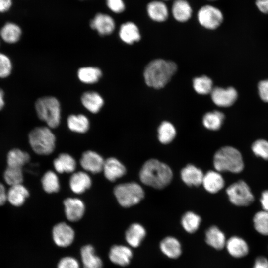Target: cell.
I'll use <instances>...</instances> for the list:
<instances>
[{
	"label": "cell",
	"mask_w": 268,
	"mask_h": 268,
	"mask_svg": "<svg viewBox=\"0 0 268 268\" xmlns=\"http://www.w3.org/2000/svg\"><path fill=\"white\" fill-rule=\"evenodd\" d=\"M177 69V65L172 61L156 59L145 67L143 75L146 84L159 89L164 87L170 80Z\"/></svg>",
	"instance_id": "obj_1"
},
{
	"label": "cell",
	"mask_w": 268,
	"mask_h": 268,
	"mask_svg": "<svg viewBox=\"0 0 268 268\" xmlns=\"http://www.w3.org/2000/svg\"><path fill=\"white\" fill-rule=\"evenodd\" d=\"M172 176V170L167 165L154 159L145 162L139 173L143 184L159 189L167 186Z\"/></svg>",
	"instance_id": "obj_2"
},
{
	"label": "cell",
	"mask_w": 268,
	"mask_h": 268,
	"mask_svg": "<svg viewBox=\"0 0 268 268\" xmlns=\"http://www.w3.org/2000/svg\"><path fill=\"white\" fill-rule=\"evenodd\" d=\"M213 164L219 172L229 171L238 173L244 168V163L241 153L231 146L220 148L214 154Z\"/></svg>",
	"instance_id": "obj_3"
},
{
	"label": "cell",
	"mask_w": 268,
	"mask_h": 268,
	"mask_svg": "<svg viewBox=\"0 0 268 268\" xmlns=\"http://www.w3.org/2000/svg\"><path fill=\"white\" fill-rule=\"evenodd\" d=\"M35 109L40 119L52 128L58 126L61 118V107L59 101L54 97L39 98L35 103Z\"/></svg>",
	"instance_id": "obj_4"
},
{
	"label": "cell",
	"mask_w": 268,
	"mask_h": 268,
	"mask_svg": "<svg viewBox=\"0 0 268 268\" xmlns=\"http://www.w3.org/2000/svg\"><path fill=\"white\" fill-rule=\"evenodd\" d=\"M28 138L32 149L38 154L49 155L54 150L55 136L48 127L34 128L30 132Z\"/></svg>",
	"instance_id": "obj_5"
},
{
	"label": "cell",
	"mask_w": 268,
	"mask_h": 268,
	"mask_svg": "<svg viewBox=\"0 0 268 268\" xmlns=\"http://www.w3.org/2000/svg\"><path fill=\"white\" fill-rule=\"evenodd\" d=\"M114 193L119 204L125 207L138 203L144 196L142 187L135 182L119 184L115 187Z\"/></svg>",
	"instance_id": "obj_6"
},
{
	"label": "cell",
	"mask_w": 268,
	"mask_h": 268,
	"mask_svg": "<svg viewBox=\"0 0 268 268\" xmlns=\"http://www.w3.org/2000/svg\"><path fill=\"white\" fill-rule=\"evenodd\" d=\"M226 193L231 203L237 206H248L254 200L249 186L242 180L231 184L226 189Z\"/></svg>",
	"instance_id": "obj_7"
},
{
	"label": "cell",
	"mask_w": 268,
	"mask_h": 268,
	"mask_svg": "<svg viewBox=\"0 0 268 268\" xmlns=\"http://www.w3.org/2000/svg\"><path fill=\"white\" fill-rule=\"evenodd\" d=\"M198 19L203 27L208 29H215L222 22L223 16L219 9L207 5L200 8L198 13Z\"/></svg>",
	"instance_id": "obj_8"
},
{
	"label": "cell",
	"mask_w": 268,
	"mask_h": 268,
	"mask_svg": "<svg viewBox=\"0 0 268 268\" xmlns=\"http://www.w3.org/2000/svg\"><path fill=\"white\" fill-rule=\"evenodd\" d=\"M74 236L73 229L66 223H58L53 228V239L55 243L59 247L69 246L73 242Z\"/></svg>",
	"instance_id": "obj_9"
},
{
	"label": "cell",
	"mask_w": 268,
	"mask_h": 268,
	"mask_svg": "<svg viewBox=\"0 0 268 268\" xmlns=\"http://www.w3.org/2000/svg\"><path fill=\"white\" fill-rule=\"evenodd\" d=\"M211 93L212 101L218 106L227 107L231 106L238 96L237 91L233 87L224 89L221 87L213 88Z\"/></svg>",
	"instance_id": "obj_10"
},
{
	"label": "cell",
	"mask_w": 268,
	"mask_h": 268,
	"mask_svg": "<svg viewBox=\"0 0 268 268\" xmlns=\"http://www.w3.org/2000/svg\"><path fill=\"white\" fill-rule=\"evenodd\" d=\"M90 26L100 35L103 36L111 34L115 29V24L114 19L110 15L99 13L91 20Z\"/></svg>",
	"instance_id": "obj_11"
},
{
	"label": "cell",
	"mask_w": 268,
	"mask_h": 268,
	"mask_svg": "<svg viewBox=\"0 0 268 268\" xmlns=\"http://www.w3.org/2000/svg\"><path fill=\"white\" fill-rule=\"evenodd\" d=\"M104 161L97 153L87 151L82 155L80 163L85 170L92 173H98L102 171Z\"/></svg>",
	"instance_id": "obj_12"
},
{
	"label": "cell",
	"mask_w": 268,
	"mask_h": 268,
	"mask_svg": "<svg viewBox=\"0 0 268 268\" xmlns=\"http://www.w3.org/2000/svg\"><path fill=\"white\" fill-rule=\"evenodd\" d=\"M65 214L67 219L72 222L80 219L85 211L82 201L77 198H67L64 201Z\"/></svg>",
	"instance_id": "obj_13"
},
{
	"label": "cell",
	"mask_w": 268,
	"mask_h": 268,
	"mask_svg": "<svg viewBox=\"0 0 268 268\" xmlns=\"http://www.w3.org/2000/svg\"><path fill=\"white\" fill-rule=\"evenodd\" d=\"M133 257L132 250L128 247L122 245L113 246L109 251V258L114 264L126 266L129 264Z\"/></svg>",
	"instance_id": "obj_14"
},
{
	"label": "cell",
	"mask_w": 268,
	"mask_h": 268,
	"mask_svg": "<svg viewBox=\"0 0 268 268\" xmlns=\"http://www.w3.org/2000/svg\"><path fill=\"white\" fill-rule=\"evenodd\" d=\"M105 177L110 181H114L126 173L125 166L117 159L111 157L104 161L103 170Z\"/></svg>",
	"instance_id": "obj_15"
},
{
	"label": "cell",
	"mask_w": 268,
	"mask_h": 268,
	"mask_svg": "<svg viewBox=\"0 0 268 268\" xmlns=\"http://www.w3.org/2000/svg\"><path fill=\"white\" fill-rule=\"evenodd\" d=\"M29 195L28 190L22 184L11 186L7 191V201L14 206H20Z\"/></svg>",
	"instance_id": "obj_16"
},
{
	"label": "cell",
	"mask_w": 268,
	"mask_h": 268,
	"mask_svg": "<svg viewBox=\"0 0 268 268\" xmlns=\"http://www.w3.org/2000/svg\"><path fill=\"white\" fill-rule=\"evenodd\" d=\"M146 232L144 227L139 223L131 224L125 233V239L132 247H138L146 236Z\"/></svg>",
	"instance_id": "obj_17"
},
{
	"label": "cell",
	"mask_w": 268,
	"mask_h": 268,
	"mask_svg": "<svg viewBox=\"0 0 268 268\" xmlns=\"http://www.w3.org/2000/svg\"><path fill=\"white\" fill-rule=\"evenodd\" d=\"M226 247L228 253L237 258L246 256L249 253V247L246 242L238 236L230 238L226 243Z\"/></svg>",
	"instance_id": "obj_18"
},
{
	"label": "cell",
	"mask_w": 268,
	"mask_h": 268,
	"mask_svg": "<svg viewBox=\"0 0 268 268\" xmlns=\"http://www.w3.org/2000/svg\"><path fill=\"white\" fill-rule=\"evenodd\" d=\"M183 181L188 186H198L202 184L204 175L202 171L193 165L189 164L181 172Z\"/></svg>",
	"instance_id": "obj_19"
},
{
	"label": "cell",
	"mask_w": 268,
	"mask_h": 268,
	"mask_svg": "<svg viewBox=\"0 0 268 268\" xmlns=\"http://www.w3.org/2000/svg\"><path fill=\"white\" fill-rule=\"evenodd\" d=\"M202 184L207 191L216 193L223 188L224 181L218 172L209 171L204 175Z\"/></svg>",
	"instance_id": "obj_20"
},
{
	"label": "cell",
	"mask_w": 268,
	"mask_h": 268,
	"mask_svg": "<svg viewBox=\"0 0 268 268\" xmlns=\"http://www.w3.org/2000/svg\"><path fill=\"white\" fill-rule=\"evenodd\" d=\"M69 185L74 193L81 194L90 187L91 180L86 173L79 171L71 175L69 180Z\"/></svg>",
	"instance_id": "obj_21"
},
{
	"label": "cell",
	"mask_w": 268,
	"mask_h": 268,
	"mask_svg": "<svg viewBox=\"0 0 268 268\" xmlns=\"http://www.w3.org/2000/svg\"><path fill=\"white\" fill-rule=\"evenodd\" d=\"M160 249L166 256L171 259L178 258L182 253L180 242L176 238L172 236H167L161 240Z\"/></svg>",
	"instance_id": "obj_22"
},
{
	"label": "cell",
	"mask_w": 268,
	"mask_h": 268,
	"mask_svg": "<svg viewBox=\"0 0 268 268\" xmlns=\"http://www.w3.org/2000/svg\"><path fill=\"white\" fill-rule=\"evenodd\" d=\"M80 254L83 268H102V261L95 254L94 248L91 245L82 247Z\"/></svg>",
	"instance_id": "obj_23"
},
{
	"label": "cell",
	"mask_w": 268,
	"mask_h": 268,
	"mask_svg": "<svg viewBox=\"0 0 268 268\" xmlns=\"http://www.w3.org/2000/svg\"><path fill=\"white\" fill-rule=\"evenodd\" d=\"M119 34L121 39L128 44L138 41L141 37L137 26L131 22L121 25Z\"/></svg>",
	"instance_id": "obj_24"
},
{
	"label": "cell",
	"mask_w": 268,
	"mask_h": 268,
	"mask_svg": "<svg viewBox=\"0 0 268 268\" xmlns=\"http://www.w3.org/2000/svg\"><path fill=\"white\" fill-rule=\"evenodd\" d=\"M205 241L217 250L223 249L226 243L224 234L216 226H212L206 231Z\"/></svg>",
	"instance_id": "obj_25"
},
{
	"label": "cell",
	"mask_w": 268,
	"mask_h": 268,
	"mask_svg": "<svg viewBox=\"0 0 268 268\" xmlns=\"http://www.w3.org/2000/svg\"><path fill=\"white\" fill-rule=\"evenodd\" d=\"M81 99L84 107L92 113H97L104 104L102 97L97 92L94 91L84 93Z\"/></svg>",
	"instance_id": "obj_26"
},
{
	"label": "cell",
	"mask_w": 268,
	"mask_h": 268,
	"mask_svg": "<svg viewBox=\"0 0 268 268\" xmlns=\"http://www.w3.org/2000/svg\"><path fill=\"white\" fill-rule=\"evenodd\" d=\"M172 12L176 20L184 22L190 18L192 10L186 0H175L172 5Z\"/></svg>",
	"instance_id": "obj_27"
},
{
	"label": "cell",
	"mask_w": 268,
	"mask_h": 268,
	"mask_svg": "<svg viewBox=\"0 0 268 268\" xmlns=\"http://www.w3.org/2000/svg\"><path fill=\"white\" fill-rule=\"evenodd\" d=\"M147 11L150 18L157 22L164 21L168 16L167 7L162 1H153L149 3Z\"/></svg>",
	"instance_id": "obj_28"
},
{
	"label": "cell",
	"mask_w": 268,
	"mask_h": 268,
	"mask_svg": "<svg viewBox=\"0 0 268 268\" xmlns=\"http://www.w3.org/2000/svg\"><path fill=\"white\" fill-rule=\"evenodd\" d=\"M56 171L59 173H71L76 168L74 159L67 153H62L53 162Z\"/></svg>",
	"instance_id": "obj_29"
},
{
	"label": "cell",
	"mask_w": 268,
	"mask_h": 268,
	"mask_svg": "<svg viewBox=\"0 0 268 268\" xmlns=\"http://www.w3.org/2000/svg\"><path fill=\"white\" fill-rule=\"evenodd\" d=\"M30 160V155L25 151L18 148L10 150L7 154V166L20 168L27 163Z\"/></svg>",
	"instance_id": "obj_30"
},
{
	"label": "cell",
	"mask_w": 268,
	"mask_h": 268,
	"mask_svg": "<svg viewBox=\"0 0 268 268\" xmlns=\"http://www.w3.org/2000/svg\"><path fill=\"white\" fill-rule=\"evenodd\" d=\"M21 29L17 24L7 22L0 30V35L4 41L9 44L17 42L20 38Z\"/></svg>",
	"instance_id": "obj_31"
},
{
	"label": "cell",
	"mask_w": 268,
	"mask_h": 268,
	"mask_svg": "<svg viewBox=\"0 0 268 268\" xmlns=\"http://www.w3.org/2000/svg\"><path fill=\"white\" fill-rule=\"evenodd\" d=\"M67 123L69 129L77 133H85L89 127L88 118L82 114L70 115L67 118Z\"/></svg>",
	"instance_id": "obj_32"
},
{
	"label": "cell",
	"mask_w": 268,
	"mask_h": 268,
	"mask_svg": "<svg viewBox=\"0 0 268 268\" xmlns=\"http://www.w3.org/2000/svg\"><path fill=\"white\" fill-rule=\"evenodd\" d=\"M77 75L81 82L92 84L98 81L102 76V72L97 67H84L79 69Z\"/></svg>",
	"instance_id": "obj_33"
},
{
	"label": "cell",
	"mask_w": 268,
	"mask_h": 268,
	"mask_svg": "<svg viewBox=\"0 0 268 268\" xmlns=\"http://www.w3.org/2000/svg\"><path fill=\"white\" fill-rule=\"evenodd\" d=\"M224 119L223 113L215 111L206 113L203 117L202 122L204 126L211 130L219 129Z\"/></svg>",
	"instance_id": "obj_34"
},
{
	"label": "cell",
	"mask_w": 268,
	"mask_h": 268,
	"mask_svg": "<svg viewBox=\"0 0 268 268\" xmlns=\"http://www.w3.org/2000/svg\"><path fill=\"white\" fill-rule=\"evenodd\" d=\"M201 218L193 212H186L181 218V224L184 229L187 232L193 233L199 228Z\"/></svg>",
	"instance_id": "obj_35"
},
{
	"label": "cell",
	"mask_w": 268,
	"mask_h": 268,
	"mask_svg": "<svg viewBox=\"0 0 268 268\" xmlns=\"http://www.w3.org/2000/svg\"><path fill=\"white\" fill-rule=\"evenodd\" d=\"M158 139L163 144L171 142L176 136V131L174 126L167 121L163 122L158 129Z\"/></svg>",
	"instance_id": "obj_36"
},
{
	"label": "cell",
	"mask_w": 268,
	"mask_h": 268,
	"mask_svg": "<svg viewBox=\"0 0 268 268\" xmlns=\"http://www.w3.org/2000/svg\"><path fill=\"white\" fill-rule=\"evenodd\" d=\"M41 182L44 190L48 193L57 192L60 189L58 177L52 171H48L44 174Z\"/></svg>",
	"instance_id": "obj_37"
},
{
	"label": "cell",
	"mask_w": 268,
	"mask_h": 268,
	"mask_svg": "<svg viewBox=\"0 0 268 268\" xmlns=\"http://www.w3.org/2000/svg\"><path fill=\"white\" fill-rule=\"evenodd\" d=\"M3 178L10 186L22 184L23 180L22 168L7 166L4 172Z\"/></svg>",
	"instance_id": "obj_38"
},
{
	"label": "cell",
	"mask_w": 268,
	"mask_h": 268,
	"mask_svg": "<svg viewBox=\"0 0 268 268\" xmlns=\"http://www.w3.org/2000/svg\"><path fill=\"white\" fill-rule=\"evenodd\" d=\"M211 79L205 75L196 77L193 79V87L196 92L200 94H207L213 89Z\"/></svg>",
	"instance_id": "obj_39"
},
{
	"label": "cell",
	"mask_w": 268,
	"mask_h": 268,
	"mask_svg": "<svg viewBox=\"0 0 268 268\" xmlns=\"http://www.w3.org/2000/svg\"><path fill=\"white\" fill-rule=\"evenodd\" d=\"M254 228L260 234L268 235V212L261 211L257 212L254 216Z\"/></svg>",
	"instance_id": "obj_40"
},
{
	"label": "cell",
	"mask_w": 268,
	"mask_h": 268,
	"mask_svg": "<svg viewBox=\"0 0 268 268\" xmlns=\"http://www.w3.org/2000/svg\"><path fill=\"white\" fill-rule=\"evenodd\" d=\"M252 150L258 157L268 160V141L264 139L256 140L252 145Z\"/></svg>",
	"instance_id": "obj_41"
},
{
	"label": "cell",
	"mask_w": 268,
	"mask_h": 268,
	"mask_svg": "<svg viewBox=\"0 0 268 268\" xmlns=\"http://www.w3.org/2000/svg\"><path fill=\"white\" fill-rule=\"evenodd\" d=\"M12 65L9 58L0 52V78L8 76L12 70Z\"/></svg>",
	"instance_id": "obj_42"
},
{
	"label": "cell",
	"mask_w": 268,
	"mask_h": 268,
	"mask_svg": "<svg viewBox=\"0 0 268 268\" xmlns=\"http://www.w3.org/2000/svg\"><path fill=\"white\" fill-rule=\"evenodd\" d=\"M78 261L72 257L67 256L62 258L59 262L57 268H79Z\"/></svg>",
	"instance_id": "obj_43"
},
{
	"label": "cell",
	"mask_w": 268,
	"mask_h": 268,
	"mask_svg": "<svg viewBox=\"0 0 268 268\" xmlns=\"http://www.w3.org/2000/svg\"><path fill=\"white\" fill-rule=\"evenodd\" d=\"M108 7L113 12L120 13L125 8L123 0H106Z\"/></svg>",
	"instance_id": "obj_44"
},
{
	"label": "cell",
	"mask_w": 268,
	"mask_h": 268,
	"mask_svg": "<svg viewBox=\"0 0 268 268\" xmlns=\"http://www.w3.org/2000/svg\"><path fill=\"white\" fill-rule=\"evenodd\" d=\"M258 91L261 99L264 102H268V80L259 83Z\"/></svg>",
	"instance_id": "obj_45"
},
{
	"label": "cell",
	"mask_w": 268,
	"mask_h": 268,
	"mask_svg": "<svg viewBox=\"0 0 268 268\" xmlns=\"http://www.w3.org/2000/svg\"><path fill=\"white\" fill-rule=\"evenodd\" d=\"M253 268H268V260L265 257H258L254 263Z\"/></svg>",
	"instance_id": "obj_46"
},
{
	"label": "cell",
	"mask_w": 268,
	"mask_h": 268,
	"mask_svg": "<svg viewBox=\"0 0 268 268\" xmlns=\"http://www.w3.org/2000/svg\"><path fill=\"white\" fill-rule=\"evenodd\" d=\"M258 9L263 13H268V0H256Z\"/></svg>",
	"instance_id": "obj_47"
},
{
	"label": "cell",
	"mask_w": 268,
	"mask_h": 268,
	"mask_svg": "<svg viewBox=\"0 0 268 268\" xmlns=\"http://www.w3.org/2000/svg\"><path fill=\"white\" fill-rule=\"evenodd\" d=\"M260 202L263 210L268 212V190L262 192Z\"/></svg>",
	"instance_id": "obj_48"
},
{
	"label": "cell",
	"mask_w": 268,
	"mask_h": 268,
	"mask_svg": "<svg viewBox=\"0 0 268 268\" xmlns=\"http://www.w3.org/2000/svg\"><path fill=\"white\" fill-rule=\"evenodd\" d=\"M7 201V191L4 186L0 183V206L3 205Z\"/></svg>",
	"instance_id": "obj_49"
},
{
	"label": "cell",
	"mask_w": 268,
	"mask_h": 268,
	"mask_svg": "<svg viewBox=\"0 0 268 268\" xmlns=\"http://www.w3.org/2000/svg\"><path fill=\"white\" fill-rule=\"evenodd\" d=\"M11 0H0V12L7 11L11 6Z\"/></svg>",
	"instance_id": "obj_50"
},
{
	"label": "cell",
	"mask_w": 268,
	"mask_h": 268,
	"mask_svg": "<svg viewBox=\"0 0 268 268\" xmlns=\"http://www.w3.org/2000/svg\"><path fill=\"white\" fill-rule=\"evenodd\" d=\"M4 106V92L2 89H0V110Z\"/></svg>",
	"instance_id": "obj_51"
}]
</instances>
